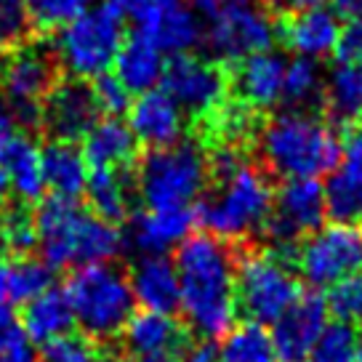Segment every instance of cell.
Returning a JSON list of instances; mask_svg holds the SVG:
<instances>
[{"mask_svg":"<svg viewBox=\"0 0 362 362\" xmlns=\"http://www.w3.org/2000/svg\"><path fill=\"white\" fill-rule=\"evenodd\" d=\"M136 362H181V360H176L173 354H160V357H141V360Z\"/></svg>","mask_w":362,"mask_h":362,"instance_id":"51","label":"cell"},{"mask_svg":"<svg viewBox=\"0 0 362 362\" xmlns=\"http://www.w3.org/2000/svg\"><path fill=\"white\" fill-rule=\"evenodd\" d=\"M192 3H194V8H197V11L208 13V16H211V19H214L216 13L221 11V8H224V6H229V3H232V0H192Z\"/></svg>","mask_w":362,"mask_h":362,"instance_id":"47","label":"cell"},{"mask_svg":"<svg viewBox=\"0 0 362 362\" xmlns=\"http://www.w3.org/2000/svg\"><path fill=\"white\" fill-rule=\"evenodd\" d=\"M40 160H43V176L45 187H51L57 197H67V200H78L86 192L88 184V163L86 155L78 144L72 141H48L40 149Z\"/></svg>","mask_w":362,"mask_h":362,"instance_id":"25","label":"cell"},{"mask_svg":"<svg viewBox=\"0 0 362 362\" xmlns=\"http://www.w3.org/2000/svg\"><path fill=\"white\" fill-rule=\"evenodd\" d=\"M325 301H328V312L339 317V322L362 328V272L333 285Z\"/></svg>","mask_w":362,"mask_h":362,"instance_id":"37","label":"cell"},{"mask_svg":"<svg viewBox=\"0 0 362 362\" xmlns=\"http://www.w3.org/2000/svg\"><path fill=\"white\" fill-rule=\"evenodd\" d=\"M125 43V13L110 0L78 16L59 33L54 51L59 67L78 80L99 78L115 64Z\"/></svg>","mask_w":362,"mask_h":362,"instance_id":"6","label":"cell"},{"mask_svg":"<svg viewBox=\"0 0 362 362\" xmlns=\"http://www.w3.org/2000/svg\"><path fill=\"white\" fill-rule=\"evenodd\" d=\"M37 357L40 362H96V346L88 336L67 333L43 344Z\"/></svg>","mask_w":362,"mask_h":362,"instance_id":"38","label":"cell"},{"mask_svg":"<svg viewBox=\"0 0 362 362\" xmlns=\"http://www.w3.org/2000/svg\"><path fill=\"white\" fill-rule=\"evenodd\" d=\"M261 3H264V6H267L272 13H277V8L283 6V0H261Z\"/></svg>","mask_w":362,"mask_h":362,"instance_id":"52","label":"cell"},{"mask_svg":"<svg viewBox=\"0 0 362 362\" xmlns=\"http://www.w3.org/2000/svg\"><path fill=\"white\" fill-rule=\"evenodd\" d=\"M285 59L280 54H253L238 64H229V90L235 99L245 107L256 110H269L277 102H283V83H285Z\"/></svg>","mask_w":362,"mask_h":362,"instance_id":"16","label":"cell"},{"mask_svg":"<svg viewBox=\"0 0 362 362\" xmlns=\"http://www.w3.org/2000/svg\"><path fill=\"white\" fill-rule=\"evenodd\" d=\"M274 43V22L250 0H232L214 16L208 48L218 64H238L253 54L269 51Z\"/></svg>","mask_w":362,"mask_h":362,"instance_id":"11","label":"cell"},{"mask_svg":"<svg viewBox=\"0 0 362 362\" xmlns=\"http://www.w3.org/2000/svg\"><path fill=\"white\" fill-rule=\"evenodd\" d=\"M57 80L59 59L54 43H27L8 54L0 88L11 104H40Z\"/></svg>","mask_w":362,"mask_h":362,"instance_id":"14","label":"cell"},{"mask_svg":"<svg viewBox=\"0 0 362 362\" xmlns=\"http://www.w3.org/2000/svg\"><path fill=\"white\" fill-rule=\"evenodd\" d=\"M322 104L336 125L362 123V64H336L322 83Z\"/></svg>","mask_w":362,"mask_h":362,"instance_id":"28","label":"cell"},{"mask_svg":"<svg viewBox=\"0 0 362 362\" xmlns=\"http://www.w3.org/2000/svg\"><path fill=\"white\" fill-rule=\"evenodd\" d=\"M136 181L128 168H90L86 197L93 216L107 224H120L131 214Z\"/></svg>","mask_w":362,"mask_h":362,"instance_id":"24","label":"cell"},{"mask_svg":"<svg viewBox=\"0 0 362 362\" xmlns=\"http://www.w3.org/2000/svg\"><path fill=\"white\" fill-rule=\"evenodd\" d=\"M283 99L298 112H306V107H312L317 99L322 102V75L315 59L298 57L285 67Z\"/></svg>","mask_w":362,"mask_h":362,"instance_id":"33","label":"cell"},{"mask_svg":"<svg viewBox=\"0 0 362 362\" xmlns=\"http://www.w3.org/2000/svg\"><path fill=\"white\" fill-rule=\"evenodd\" d=\"M333 16L344 22H362V0H330Z\"/></svg>","mask_w":362,"mask_h":362,"instance_id":"45","label":"cell"},{"mask_svg":"<svg viewBox=\"0 0 362 362\" xmlns=\"http://www.w3.org/2000/svg\"><path fill=\"white\" fill-rule=\"evenodd\" d=\"M325 187L317 179H288L274 189L272 214L261 232L272 243V250L288 256L325 221Z\"/></svg>","mask_w":362,"mask_h":362,"instance_id":"8","label":"cell"},{"mask_svg":"<svg viewBox=\"0 0 362 362\" xmlns=\"http://www.w3.org/2000/svg\"><path fill=\"white\" fill-rule=\"evenodd\" d=\"M341 170L362 179V123L344 128L341 139Z\"/></svg>","mask_w":362,"mask_h":362,"instance_id":"40","label":"cell"},{"mask_svg":"<svg viewBox=\"0 0 362 362\" xmlns=\"http://www.w3.org/2000/svg\"><path fill=\"white\" fill-rule=\"evenodd\" d=\"M181 309L189 330L203 341L226 336L238 317V256L235 245L197 232L176 248Z\"/></svg>","mask_w":362,"mask_h":362,"instance_id":"1","label":"cell"},{"mask_svg":"<svg viewBox=\"0 0 362 362\" xmlns=\"http://www.w3.org/2000/svg\"><path fill=\"white\" fill-rule=\"evenodd\" d=\"M123 349L134 357H160V354H173L187 351L189 346V330L181 325L173 315H160V312H139L128 320V325L120 333Z\"/></svg>","mask_w":362,"mask_h":362,"instance_id":"19","label":"cell"},{"mask_svg":"<svg viewBox=\"0 0 362 362\" xmlns=\"http://www.w3.org/2000/svg\"><path fill=\"white\" fill-rule=\"evenodd\" d=\"M43 107V131L51 141H80L99 123V107L93 90L86 80L67 78L57 80V86L45 93Z\"/></svg>","mask_w":362,"mask_h":362,"instance_id":"13","label":"cell"},{"mask_svg":"<svg viewBox=\"0 0 362 362\" xmlns=\"http://www.w3.org/2000/svg\"><path fill=\"white\" fill-rule=\"evenodd\" d=\"M8 269H11V261L0 253V301H6V291H8Z\"/></svg>","mask_w":362,"mask_h":362,"instance_id":"49","label":"cell"},{"mask_svg":"<svg viewBox=\"0 0 362 362\" xmlns=\"http://www.w3.org/2000/svg\"><path fill=\"white\" fill-rule=\"evenodd\" d=\"M115 69H117V80L125 88L141 96L147 90H155V86L163 80L165 64H163V54L158 48L149 43L147 37L134 33L115 59Z\"/></svg>","mask_w":362,"mask_h":362,"instance_id":"26","label":"cell"},{"mask_svg":"<svg viewBox=\"0 0 362 362\" xmlns=\"http://www.w3.org/2000/svg\"><path fill=\"white\" fill-rule=\"evenodd\" d=\"M360 333L346 322H328L312 351V362H357Z\"/></svg>","mask_w":362,"mask_h":362,"instance_id":"35","label":"cell"},{"mask_svg":"<svg viewBox=\"0 0 362 362\" xmlns=\"http://www.w3.org/2000/svg\"><path fill=\"white\" fill-rule=\"evenodd\" d=\"M197 224L194 208H181V211H144L131 218L128 238L136 250L144 256H163L168 248L181 245L189 238L192 226Z\"/></svg>","mask_w":362,"mask_h":362,"instance_id":"21","label":"cell"},{"mask_svg":"<svg viewBox=\"0 0 362 362\" xmlns=\"http://www.w3.org/2000/svg\"><path fill=\"white\" fill-rule=\"evenodd\" d=\"M6 64H8V54L0 51V80H3V72H6Z\"/></svg>","mask_w":362,"mask_h":362,"instance_id":"53","label":"cell"},{"mask_svg":"<svg viewBox=\"0 0 362 362\" xmlns=\"http://www.w3.org/2000/svg\"><path fill=\"white\" fill-rule=\"evenodd\" d=\"M325 3H330V0H283L280 8H285V11H312V8H322Z\"/></svg>","mask_w":362,"mask_h":362,"instance_id":"46","label":"cell"},{"mask_svg":"<svg viewBox=\"0 0 362 362\" xmlns=\"http://www.w3.org/2000/svg\"><path fill=\"white\" fill-rule=\"evenodd\" d=\"M0 362H40L37 351L33 349V341L24 336L22 341H16L13 346L0 354Z\"/></svg>","mask_w":362,"mask_h":362,"instance_id":"43","label":"cell"},{"mask_svg":"<svg viewBox=\"0 0 362 362\" xmlns=\"http://www.w3.org/2000/svg\"><path fill=\"white\" fill-rule=\"evenodd\" d=\"M96 362H117V360H112V357H102V360H96Z\"/></svg>","mask_w":362,"mask_h":362,"instance_id":"54","label":"cell"},{"mask_svg":"<svg viewBox=\"0 0 362 362\" xmlns=\"http://www.w3.org/2000/svg\"><path fill=\"white\" fill-rule=\"evenodd\" d=\"M35 35L57 33L86 13L90 0H24Z\"/></svg>","mask_w":362,"mask_h":362,"instance_id":"34","label":"cell"},{"mask_svg":"<svg viewBox=\"0 0 362 362\" xmlns=\"http://www.w3.org/2000/svg\"><path fill=\"white\" fill-rule=\"evenodd\" d=\"M35 37L24 0H0V51L11 54Z\"/></svg>","mask_w":362,"mask_h":362,"instance_id":"36","label":"cell"},{"mask_svg":"<svg viewBox=\"0 0 362 362\" xmlns=\"http://www.w3.org/2000/svg\"><path fill=\"white\" fill-rule=\"evenodd\" d=\"M211 181L216 189H211V194L194 208L197 224H203L208 235L232 245L235 240L261 232L274 203V189L267 170L243 160L238 168Z\"/></svg>","mask_w":362,"mask_h":362,"instance_id":"3","label":"cell"},{"mask_svg":"<svg viewBox=\"0 0 362 362\" xmlns=\"http://www.w3.org/2000/svg\"><path fill=\"white\" fill-rule=\"evenodd\" d=\"M37 248L35 214L27 203H8L0 208V253L13 259H30Z\"/></svg>","mask_w":362,"mask_h":362,"instance_id":"29","label":"cell"},{"mask_svg":"<svg viewBox=\"0 0 362 362\" xmlns=\"http://www.w3.org/2000/svg\"><path fill=\"white\" fill-rule=\"evenodd\" d=\"M163 90L181 107V112L203 123L229 99V72L214 59L173 57L163 72Z\"/></svg>","mask_w":362,"mask_h":362,"instance_id":"10","label":"cell"},{"mask_svg":"<svg viewBox=\"0 0 362 362\" xmlns=\"http://www.w3.org/2000/svg\"><path fill=\"white\" fill-rule=\"evenodd\" d=\"M8 189H11V184H8V176H6V170L0 168V208L8 203Z\"/></svg>","mask_w":362,"mask_h":362,"instance_id":"50","label":"cell"},{"mask_svg":"<svg viewBox=\"0 0 362 362\" xmlns=\"http://www.w3.org/2000/svg\"><path fill=\"white\" fill-rule=\"evenodd\" d=\"M136 192L149 211H181L200 200L208 173V155L200 144L179 141L173 147L149 149L134 173Z\"/></svg>","mask_w":362,"mask_h":362,"instance_id":"4","label":"cell"},{"mask_svg":"<svg viewBox=\"0 0 362 362\" xmlns=\"http://www.w3.org/2000/svg\"><path fill=\"white\" fill-rule=\"evenodd\" d=\"M16 128H19V125H16V120H13L11 110H0V141L16 134Z\"/></svg>","mask_w":362,"mask_h":362,"instance_id":"48","label":"cell"},{"mask_svg":"<svg viewBox=\"0 0 362 362\" xmlns=\"http://www.w3.org/2000/svg\"><path fill=\"white\" fill-rule=\"evenodd\" d=\"M267 170L283 179H317L341 160L339 136L312 112H280L259 128Z\"/></svg>","mask_w":362,"mask_h":362,"instance_id":"2","label":"cell"},{"mask_svg":"<svg viewBox=\"0 0 362 362\" xmlns=\"http://www.w3.org/2000/svg\"><path fill=\"white\" fill-rule=\"evenodd\" d=\"M54 285V272L45 267L43 261L35 259H16L8 269V291L6 301L8 304H30Z\"/></svg>","mask_w":362,"mask_h":362,"instance_id":"32","label":"cell"},{"mask_svg":"<svg viewBox=\"0 0 362 362\" xmlns=\"http://www.w3.org/2000/svg\"><path fill=\"white\" fill-rule=\"evenodd\" d=\"M72 325H75V317H72L64 291L51 288L43 296H37L35 301L24 304L22 330L35 344H48L59 336H67L72 333Z\"/></svg>","mask_w":362,"mask_h":362,"instance_id":"27","label":"cell"},{"mask_svg":"<svg viewBox=\"0 0 362 362\" xmlns=\"http://www.w3.org/2000/svg\"><path fill=\"white\" fill-rule=\"evenodd\" d=\"M333 57L339 64H362V22H349L341 30Z\"/></svg>","mask_w":362,"mask_h":362,"instance_id":"41","label":"cell"},{"mask_svg":"<svg viewBox=\"0 0 362 362\" xmlns=\"http://www.w3.org/2000/svg\"><path fill=\"white\" fill-rule=\"evenodd\" d=\"M128 280L134 288V298L147 312L173 315L181 309L179 272L168 256H141Z\"/></svg>","mask_w":362,"mask_h":362,"instance_id":"20","label":"cell"},{"mask_svg":"<svg viewBox=\"0 0 362 362\" xmlns=\"http://www.w3.org/2000/svg\"><path fill=\"white\" fill-rule=\"evenodd\" d=\"M296 267L315 288H333L362 272V229L320 226L296 248Z\"/></svg>","mask_w":362,"mask_h":362,"instance_id":"9","label":"cell"},{"mask_svg":"<svg viewBox=\"0 0 362 362\" xmlns=\"http://www.w3.org/2000/svg\"><path fill=\"white\" fill-rule=\"evenodd\" d=\"M218 362H277L272 333L256 322L229 330L218 349Z\"/></svg>","mask_w":362,"mask_h":362,"instance_id":"30","label":"cell"},{"mask_svg":"<svg viewBox=\"0 0 362 362\" xmlns=\"http://www.w3.org/2000/svg\"><path fill=\"white\" fill-rule=\"evenodd\" d=\"M90 90H93V99H96L99 115L120 117V115H125L128 110H131V90L117 80V75L104 72V75H99V78H93Z\"/></svg>","mask_w":362,"mask_h":362,"instance_id":"39","label":"cell"},{"mask_svg":"<svg viewBox=\"0 0 362 362\" xmlns=\"http://www.w3.org/2000/svg\"><path fill=\"white\" fill-rule=\"evenodd\" d=\"M274 37L304 59H317L333 54L339 40V19L333 11L312 8V11H280L274 13Z\"/></svg>","mask_w":362,"mask_h":362,"instance_id":"17","label":"cell"},{"mask_svg":"<svg viewBox=\"0 0 362 362\" xmlns=\"http://www.w3.org/2000/svg\"><path fill=\"white\" fill-rule=\"evenodd\" d=\"M235 285L238 312L256 325H274L301 296L298 277L274 250H245L238 259Z\"/></svg>","mask_w":362,"mask_h":362,"instance_id":"7","label":"cell"},{"mask_svg":"<svg viewBox=\"0 0 362 362\" xmlns=\"http://www.w3.org/2000/svg\"><path fill=\"white\" fill-rule=\"evenodd\" d=\"M88 211H83L78 200L67 197H43L35 211V232H37V248L48 269H67L78 267L80 238L86 226Z\"/></svg>","mask_w":362,"mask_h":362,"instance_id":"12","label":"cell"},{"mask_svg":"<svg viewBox=\"0 0 362 362\" xmlns=\"http://www.w3.org/2000/svg\"><path fill=\"white\" fill-rule=\"evenodd\" d=\"M187 362H218V346L214 341H197L187 346Z\"/></svg>","mask_w":362,"mask_h":362,"instance_id":"44","label":"cell"},{"mask_svg":"<svg viewBox=\"0 0 362 362\" xmlns=\"http://www.w3.org/2000/svg\"><path fill=\"white\" fill-rule=\"evenodd\" d=\"M80 149L86 155L88 168H131L139 141L120 117H104L90 128Z\"/></svg>","mask_w":362,"mask_h":362,"instance_id":"23","label":"cell"},{"mask_svg":"<svg viewBox=\"0 0 362 362\" xmlns=\"http://www.w3.org/2000/svg\"><path fill=\"white\" fill-rule=\"evenodd\" d=\"M328 325V301L317 293H301L272 330L280 362H306Z\"/></svg>","mask_w":362,"mask_h":362,"instance_id":"15","label":"cell"},{"mask_svg":"<svg viewBox=\"0 0 362 362\" xmlns=\"http://www.w3.org/2000/svg\"><path fill=\"white\" fill-rule=\"evenodd\" d=\"M357 362H362V341H360V351H357Z\"/></svg>","mask_w":362,"mask_h":362,"instance_id":"55","label":"cell"},{"mask_svg":"<svg viewBox=\"0 0 362 362\" xmlns=\"http://www.w3.org/2000/svg\"><path fill=\"white\" fill-rule=\"evenodd\" d=\"M325 214L344 226L362 224V179L349 173H333L325 184Z\"/></svg>","mask_w":362,"mask_h":362,"instance_id":"31","label":"cell"},{"mask_svg":"<svg viewBox=\"0 0 362 362\" xmlns=\"http://www.w3.org/2000/svg\"><path fill=\"white\" fill-rule=\"evenodd\" d=\"M22 339H24V330L16 312L11 309L8 301H0V354Z\"/></svg>","mask_w":362,"mask_h":362,"instance_id":"42","label":"cell"},{"mask_svg":"<svg viewBox=\"0 0 362 362\" xmlns=\"http://www.w3.org/2000/svg\"><path fill=\"white\" fill-rule=\"evenodd\" d=\"M72 317L93 344L117 339L134 317L131 280L112 264L83 267L64 285Z\"/></svg>","mask_w":362,"mask_h":362,"instance_id":"5","label":"cell"},{"mask_svg":"<svg viewBox=\"0 0 362 362\" xmlns=\"http://www.w3.org/2000/svg\"><path fill=\"white\" fill-rule=\"evenodd\" d=\"M128 128L149 149L173 147L184 134V112L165 90H147L128 110Z\"/></svg>","mask_w":362,"mask_h":362,"instance_id":"18","label":"cell"},{"mask_svg":"<svg viewBox=\"0 0 362 362\" xmlns=\"http://www.w3.org/2000/svg\"><path fill=\"white\" fill-rule=\"evenodd\" d=\"M0 168L6 170L11 189L22 203H40L45 192L43 160L33 136L16 134L0 141Z\"/></svg>","mask_w":362,"mask_h":362,"instance_id":"22","label":"cell"}]
</instances>
